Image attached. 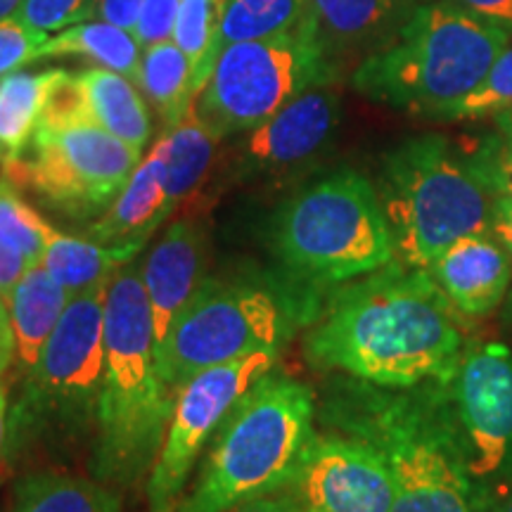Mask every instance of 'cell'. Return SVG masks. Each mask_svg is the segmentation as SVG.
<instances>
[{"mask_svg": "<svg viewBox=\"0 0 512 512\" xmlns=\"http://www.w3.org/2000/svg\"><path fill=\"white\" fill-rule=\"evenodd\" d=\"M95 15H98V0H24L15 17L31 29L53 34Z\"/></svg>", "mask_w": 512, "mask_h": 512, "instance_id": "cell-32", "label": "cell"}, {"mask_svg": "<svg viewBox=\"0 0 512 512\" xmlns=\"http://www.w3.org/2000/svg\"><path fill=\"white\" fill-rule=\"evenodd\" d=\"M494 119H496V126H498V136H501L503 145L512 152V110L501 112Z\"/></svg>", "mask_w": 512, "mask_h": 512, "instance_id": "cell-42", "label": "cell"}, {"mask_svg": "<svg viewBox=\"0 0 512 512\" xmlns=\"http://www.w3.org/2000/svg\"><path fill=\"white\" fill-rule=\"evenodd\" d=\"M79 81L95 124L143 152L150 140L152 121L136 83L105 67L83 69Z\"/></svg>", "mask_w": 512, "mask_h": 512, "instance_id": "cell-23", "label": "cell"}, {"mask_svg": "<svg viewBox=\"0 0 512 512\" xmlns=\"http://www.w3.org/2000/svg\"><path fill=\"white\" fill-rule=\"evenodd\" d=\"M159 143L166 157V188H169L171 207L176 211L200 190L204 178L209 176L219 138L200 119L192 100L185 117L174 128L164 131Z\"/></svg>", "mask_w": 512, "mask_h": 512, "instance_id": "cell-24", "label": "cell"}, {"mask_svg": "<svg viewBox=\"0 0 512 512\" xmlns=\"http://www.w3.org/2000/svg\"><path fill=\"white\" fill-rule=\"evenodd\" d=\"M491 235L508 249L512 256V200L508 197H496L494 207V226H491Z\"/></svg>", "mask_w": 512, "mask_h": 512, "instance_id": "cell-40", "label": "cell"}, {"mask_svg": "<svg viewBox=\"0 0 512 512\" xmlns=\"http://www.w3.org/2000/svg\"><path fill=\"white\" fill-rule=\"evenodd\" d=\"M335 72V60L302 24L290 34L223 48L195 107L221 140L264 124L309 88L332 83Z\"/></svg>", "mask_w": 512, "mask_h": 512, "instance_id": "cell-9", "label": "cell"}, {"mask_svg": "<svg viewBox=\"0 0 512 512\" xmlns=\"http://www.w3.org/2000/svg\"><path fill=\"white\" fill-rule=\"evenodd\" d=\"M107 287L69 299L10 411V441H24L48 427L98 425Z\"/></svg>", "mask_w": 512, "mask_h": 512, "instance_id": "cell-10", "label": "cell"}, {"mask_svg": "<svg viewBox=\"0 0 512 512\" xmlns=\"http://www.w3.org/2000/svg\"><path fill=\"white\" fill-rule=\"evenodd\" d=\"M508 110H512V46H505L482 83L470 95H465L458 105H453L441 121L486 119L498 117Z\"/></svg>", "mask_w": 512, "mask_h": 512, "instance_id": "cell-31", "label": "cell"}, {"mask_svg": "<svg viewBox=\"0 0 512 512\" xmlns=\"http://www.w3.org/2000/svg\"><path fill=\"white\" fill-rule=\"evenodd\" d=\"M171 214L174 207L166 188V157L157 140L147 157L140 159L117 200L91 223L88 238L138 254Z\"/></svg>", "mask_w": 512, "mask_h": 512, "instance_id": "cell-18", "label": "cell"}, {"mask_svg": "<svg viewBox=\"0 0 512 512\" xmlns=\"http://www.w3.org/2000/svg\"><path fill=\"white\" fill-rule=\"evenodd\" d=\"M10 512H121V505L100 479L43 470L19 479Z\"/></svg>", "mask_w": 512, "mask_h": 512, "instance_id": "cell-25", "label": "cell"}, {"mask_svg": "<svg viewBox=\"0 0 512 512\" xmlns=\"http://www.w3.org/2000/svg\"><path fill=\"white\" fill-rule=\"evenodd\" d=\"M228 0H181L174 43L190 62L195 98L209 81L219 60V31Z\"/></svg>", "mask_w": 512, "mask_h": 512, "instance_id": "cell-28", "label": "cell"}, {"mask_svg": "<svg viewBox=\"0 0 512 512\" xmlns=\"http://www.w3.org/2000/svg\"><path fill=\"white\" fill-rule=\"evenodd\" d=\"M145 0H98V15L121 29H133Z\"/></svg>", "mask_w": 512, "mask_h": 512, "instance_id": "cell-38", "label": "cell"}, {"mask_svg": "<svg viewBox=\"0 0 512 512\" xmlns=\"http://www.w3.org/2000/svg\"><path fill=\"white\" fill-rule=\"evenodd\" d=\"M380 204L394 259L427 271L453 242L491 235L496 195L465 150L444 136H418L384 159Z\"/></svg>", "mask_w": 512, "mask_h": 512, "instance_id": "cell-6", "label": "cell"}, {"mask_svg": "<svg viewBox=\"0 0 512 512\" xmlns=\"http://www.w3.org/2000/svg\"><path fill=\"white\" fill-rule=\"evenodd\" d=\"M143 152L93 119L38 124L27 157L3 174L74 219L98 216L124 190Z\"/></svg>", "mask_w": 512, "mask_h": 512, "instance_id": "cell-11", "label": "cell"}, {"mask_svg": "<svg viewBox=\"0 0 512 512\" xmlns=\"http://www.w3.org/2000/svg\"><path fill=\"white\" fill-rule=\"evenodd\" d=\"M294 491L316 512H392L396 498L382 453L349 434L313 439Z\"/></svg>", "mask_w": 512, "mask_h": 512, "instance_id": "cell-14", "label": "cell"}, {"mask_svg": "<svg viewBox=\"0 0 512 512\" xmlns=\"http://www.w3.org/2000/svg\"><path fill=\"white\" fill-rule=\"evenodd\" d=\"M31 264L24 256H19L15 249L5 245L3 240H0V292L8 297L12 292V287L19 283V278H22L24 273H27V268Z\"/></svg>", "mask_w": 512, "mask_h": 512, "instance_id": "cell-39", "label": "cell"}, {"mask_svg": "<svg viewBox=\"0 0 512 512\" xmlns=\"http://www.w3.org/2000/svg\"><path fill=\"white\" fill-rule=\"evenodd\" d=\"M64 69L15 72L0 79V166L10 169L27 157L43 107Z\"/></svg>", "mask_w": 512, "mask_h": 512, "instance_id": "cell-22", "label": "cell"}, {"mask_svg": "<svg viewBox=\"0 0 512 512\" xmlns=\"http://www.w3.org/2000/svg\"><path fill=\"white\" fill-rule=\"evenodd\" d=\"M304 302L254 278H204L157 344V368L178 389L202 370L264 349H283L302 323Z\"/></svg>", "mask_w": 512, "mask_h": 512, "instance_id": "cell-8", "label": "cell"}, {"mask_svg": "<svg viewBox=\"0 0 512 512\" xmlns=\"http://www.w3.org/2000/svg\"><path fill=\"white\" fill-rule=\"evenodd\" d=\"M472 166L496 197L512 200V152L503 145L501 136H489L482 143L465 150Z\"/></svg>", "mask_w": 512, "mask_h": 512, "instance_id": "cell-34", "label": "cell"}, {"mask_svg": "<svg viewBox=\"0 0 512 512\" xmlns=\"http://www.w3.org/2000/svg\"><path fill=\"white\" fill-rule=\"evenodd\" d=\"M427 0H309L304 27L330 60L387 41Z\"/></svg>", "mask_w": 512, "mask_h": 512, "instance_id": "cell-19", "label": "cell"}, {"mask_svg": "<svg viewBox=\"0 0 512 512\" xmlns=\"http://www.w3.org/2000/svg\"><path fill=\"white\" fill-rule=\"evenodd\" d=\"M309 0H228L221 19L219 50L230 43L261 41L302 27Z\"/></svg>", "mask_w": 512, "mask_h": 512, "instance_id": "cell-29", "label": "cell"}, {"mask_svg": "<svg viewBox=\"0 0 512 512\" xmlns=\"http://www.w3.org/2000/svg\"><path fill=\"white\" fill-rule=\"evenodd\" d=\"M330 411L339 430L387 460L396 486L392 512H491L494 498L467 467L446 382L413 389L358 382L330 401Z\"/></svg>", "mask_w": 512, "mask_h": 512, "instance_id": "cell-2", "label": "cell"}, {"mask_svg": "<svg viewBox=\"0 0 512 512\" xmlns=\"http://www.w3.org/2000/svg\"><path fill=\"white\" fill-rule=\"evenodd\" d=\"M446 394L467 467L496 501L512 482L510 344L467 339Z\"/></svg>", "mask_w": 512, "mask_h": 512, "instance_id": "cell-13", "label": "cell"}, {"mask_svg": "<svg viewBox=\"0 0 512 512\" xmlns=\"http://www.w3.org/2000/svg\"><path fill=\"white\" fill-rule=\"evenodd\" d=\"M0 339H10L12 342V330H10V313H8V297L0 292Z\"/></svg>", "mask_w": 512, "mask_h": 512, "instance_id": "cell-44", "label": "cell"}, {"mask_svg": "<svg viewBox=\"0 0 512 512\" xmlns=\"http://www.w3.org/2000/svg\"><path fill=\"white\" fill-rule=\"evenodd\" d=\"M46 230L48 221L22 200L8 178H0V240L36 266L46 252Z\"/></svg>", "mask_w": 512, "mask_h": 512, "instance_id": "cell-30", "label": "cell"}, {"mask_svg": "<svg viewBox=\"0 0 512 512\" xmlns=\"http://www.w3.org/2000/svg\"><path fill=\"white\" fill-rule=\"evenodd\" d=\"M226 512H304V505L299 501L297 491L287 489V491H278V494L261 496V498H254V501L240 503Z\"/></svg>", "mask_w": 512, "mask_h": 512, "instance_id": "cell-37", "label": "cell"}, {"mask_svg": "<svg viewBox=\"0 0 512 512\" xmlns=\"http://www.w3.org/2000/svg\"><path fill=\"white\" fill-rule=\"evenodd\" d=\"M69 294L57 285L41 264L29 266L27 273L8 294V313L12 330V347H15V366L27 375L36 366L38 356L60 323L64 309L69 304Z\"/></svg>", "mask_w": 512, "mask_h": 512, "instance_id": "cell-20", "label": "cell"}, {"mask_svg": "<svg viewBox=\"0 0 512 512\" xmlns=\"http://www.w3.org/2000/svg\"><path fill=\"white\" fill-rule=\"evenodd\" d=\"M280 264L302 285H344L394 261L375 185L342 169L290 197L273 228Z\"/></svg>", "mask_w": 512, "mask_h": 512, "instance_id": "cell-7", "label": "cell"}, {"mask_svg": "<svg viewBox=\"0 0 512 512\" xmlns=\"http://www.w3.org/2000/svg\"><path fill=\"white\" fill-rule=\"evenodd\" d=\"M138 86L155 105L166 131L185 117L192 100H195L188 57L171 41L145 48Z\"/></svg>", "mask_w": 512, "mask_h": 512, "instance_id": "cell-27", "label": "cell"}, {"mask_svg": "<svg viewBox=\"0 0 512 512\" xmlns=\"http://www.w3.org/2000/svg\"><path fill=\"white\" fill-rule=\"evenodd\" d=\"M460 316L486 318L512 287V256L494 235H467L427 268Z\"/></svg>", "mask_w": 512, "mask_h": 512, "instance_id": "cell-16", "label": "cell"}, {"mask_svg": "<svg viewBox=\"0 0 512 512\" xmlns=\"http://www.w3.org/2000/svg\"><path fill=\"white\" fill-rule=\"evenodd\" d=\"M81 55L88 60L98 62L100 67L112 69L133 83L140 81V46L133 31L121 29L110 22H88L74 24V27L62 29L60 34L48 36L41 46L38 60L46 57H72Z\"/></svg>", "mask_w": 512, "mask_h": 512, "instance_id": "cell-26", "label": "cell"}, {"mask_svg": "<svg viewBox=\"0 0 512 512\" xmlns=\"http://www.w3.org/2000/svg\"><path fill=\"white\" fill-rule=\"evenodd\" d=\"M24 0H0V19L17 15V10L22 8Z\"/></svg>", "mask_w": 512, "mask_h": 512, "instance_id": "cell-46", "label": "cell"}, {"mask_svg": "<svg viewBox=\"0 0 512 512\" xmlns=\"http://www.w3.org/2000/svg\"><path fill=\"white\" fill-rule=\"evenodd\" d=\"M133 259L136 254L128 249L102 245L91 238L64 235L48 223L46 252H43L41 266L57 285L67 290L69 297L105 290L112 283L114 273Z\"/></svg>", "mask_w": 512, "mask_h": 512, "instance_id": "cell-21", "label": "cell"}, {"mask_svg": "<svg viewBox=\"0 0 512 512\" xmlns=\"http://www.w3.org/2000/svg\"><path fill=\"white\" fill-rule=\"evenodd\" d=\"M311 387L273 370L230 408L176 512H226L294 489L316 439Z\"/></svg>", "mask_w": 512, "mask_h": 512, "instance_id": "cell-4", "label": "cell"}, {"mask_svg": "<svg viewBox=\"0 0 512 512\" xmlns=\"http://www.w3.org/2000/svg\"><path fill=\"white\" fill-rule=\"evenodd\" d=\"M339 117L342 100L330 83L309 88L252 128L240 155V171L245 176H266L297 169L330 143Z\"/></svg>", "mask_w": 512, "mask_h": 512, "instance_id": "cell-15", "label": "cell"}, {"mask_svg": "<svg viewBox=\"0 0 512 512\" xmlns=\"http://www.w3.org/2000/svg\"><path fill=\"white\" fill-rule=\"evenodd\" d=\"M10 451V399L8 387L0 380V467L5 465Z\"/></svg>", "mask_w": 512, "mask_h": 512, "instance_id": "cell-41", "label": "cell"}, {"mask_svg": "<svg viewBox=\"0 0 512 512\" xmlns=\"http://www.w3.org/2000/svg\"><path fill=\"white\" fill-rule=\"evenodd\" d=\"M178 8H181V0H145L131 29L138 46L152 48L157 43L171 41L176 31Z\"/></svg>", "mask_w": 512, "mask_h": 512, "instance_id": "cell-35", "label": "cell"}, {"mask_svg": "<svg viewBox=\"0 0 512 512\" xmlns=\"http://www.w3.org/2000/svg\"><path fill=\"white\" fill-rule=\"evenodd\" d=\"M508 309L512 311V287H510V292H508Z\"/></svg>", "mask_w": 512, "mask_h": 512, "instance_id": "cell-47", "label": "cell"}, {"mask_svg": "<svg viewBox=\"0 0 512 512\" xmlns=\"http://www.w3.org/2000/svg\"><path fill=\"white\" fill-rule=\"evenodd\" d=\"M467 344L456 306L430 271L392 261L349 280L304 339L313 368L384 389L448 382Z\"/></svg>", "mask_w": 512, "mask_h": 512, "instance_id": "cell-1", "label": "cell"}, {"mask_svg": "<svg viewBox=\"0 0 512 512\" xmlns=\"http://www.w3.org/2000/svg\"><path fill=\"white\" fill-rule=\"evenodd\" d=\"M448 3L458 5L482 22L505 29L508 34L512 31V0H448Z\"/></svg>", "mask_w": 512, "mask_h": 512, "instance_id": "cell-36", "label": "cell"}, {"mask_svg": "<svg viewBox=\"0 0 512 512\" xmlns=\"http://www.w3.org/2000/svg\"><path fill=\"white\" fill-rule=\"evenodd\" d=\"M491 512H512V482L508 484V489L496 498L494 505H491Z\"/></svg>", "mask_w": 512, "mask_h": 512, "instance_id": "cell-45", "label": "cell"}, {"mask_svg": "<svg viewBox=\"0 0 512 512\" xmlns=\"http://www.w3.org/2000/svg\"><path fill=\"white\" fill-rule=\"evenodd\" d=\"M508 36L448 0H427L358 64L354 88L380 105L441 121L482 83Z\"/></svg>", "mask_w": 512, "mask_h": 512, "instance_id": "cell-5", "label": "cell"}, {"mask_svg": "<svg viewBox=\"0 0 512 512\" xmlns=\"http://www.w3.org/2000/svg\"><path fill=\"white\" fill-rule=\"evenodd\" d=\"M10 366H15V347H12L10 339H0V380Z\"/></svg>", "mask_w": 512, "mask_h": 512, "instance_id": "cell-43", "label": "cell"}, {"mask_svg": "<svg viewBox=\"0 0 512 512\" xmlns=\"http://www.w3.org/2000/svg\"><path fill=\"white\" fill-rule=\"evenodd\" d=\"M46 38L48 34L27 27L15 15L0 19V79L36 62Z\"/></svg>", "mask_w": 512, "mask_h": 512, "instance_id": "cell-33", "label": "cell"}, {"mask_svg": "<svg viewBox=\"0 0 512 512\" xmlns=\"http://www.w3.org/2000/svg\"><path fill=\"white\" fill-rule=\"evenodd\" d=\"M278 349H264L192 375L178 389L169 427L147 475V512H176L202 448L209 444L230 408L268 375Z\"/></svg>", "mask_w": 512, "mask_h": 512, "instance_id": "cell-12", "label": "cell"}, {"mask_svg": "<svg viewBox=\"0 0 512 512\" xmlns=\"http://www.w3.org/2000/svg\"><path fill=\"white\" fill-rule=\"evenodd\" d=\"M204 259H207L204 233L188 216L171 223L147 252L140 278L150 302L155 344H162L174 318L202 285Z\"/></svg>", "mask_w": 512, "mask_h": 512, "instance_id": "cell-17", "label": "cell"}, {"mask_svg": "<svg viewBox=\"0 0 512 512\" xmlns=\"http://www.w3.org/2000/svg\"><path fill=\"white\" fill-rule=\"evenodd\" d=\"M155 325L133 261L114 273L105 299V377L93 472L102 484L133 486L150 475L176 394L157 368Z\"/></svg>", "mask_w": 512, "mask_h": 512, "instance_id": "cell-3", "label": "cell"}, {"mask_svg": "<svg viewBox=\"0 0 512 512\" xmlns=\"http://www.w3.org/2000/svg\"><path fill=\"white\" fill-rule=\"evenodd\" d=\"M304 512H316V510H309V508H304Z\"/></svg>", "mask_w": 512, "mask_h": 512, "instance_id": "cell-48", "label": "cell"}]
</instances>
